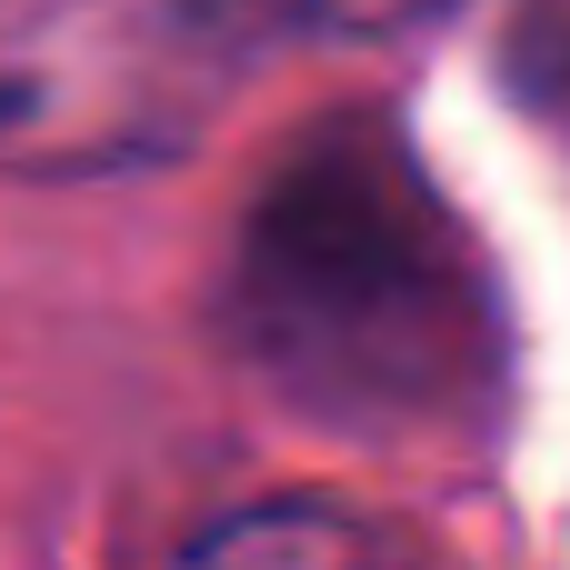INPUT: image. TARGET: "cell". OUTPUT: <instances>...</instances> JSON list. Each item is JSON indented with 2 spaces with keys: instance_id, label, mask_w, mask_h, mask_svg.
<instances>
[{
  "instance_id": "obj_5",
  "label": "cell",
  "mask_w": 570,
  "mask_h": 570,
  "mask_svg": "<svg viewBox=\"0 0 570 570\" xmlns=\"http://www.w3.org/2000/svg\"><path fill=\"white\" fill-rule=\"evenodd\" d=\"M451 0H271V20H311V30H421Z\"/></svg>"
},
{
  "instance_id": "obj_4",
  "label": "cell",
  "mask_w": 570,
  "mask_h": 570,
  "mask_svg": "<svg viewBox=\"0 0 570 570\" xmlns=\"http://www.w3.org/2000/svg\"><path fill=\"white\" fill-rule=\"evenodd\" d=\"M511 80L541 110H570V0H521L511 10Z\"/></svg>"
},
{
  "instance_id": "obj_3",
  "label": "cell",
  "mask_w": 570,
  "mask_h": 570,
  "mask_svg": "<svg viewBox=\"0 0 570 570\" xmlns=\"http://www.w3.org/2000/svg\"><path fill=\"white\" fill-rule=\"evenodd\" d=\"M180 570H421V561L341 501H261V511L210 521L180 551Z\"/></svg>"
},
{
  "instance_id": "obj_1",
  "label": "cell",
  "mask_w": 570,
  "mask_h": 570,
  "mask_svg": "<svg viewBox=\"0 0 570 570\" xmlns=\"http://www.w3.org/2000/svg\"><path fill=\"white\" fill-rule=\"evenodd\" d=\"M230 351L321 431L471 441L501 411L511 321L491 250L371 110L311 120L230 230Z\"/></svg>"
},
{
  "instance_id": "obj_2",
  "label": "cell",
  "mask_w": 570,
  "mask_h": 570,
  "mask_svg": "<svg viewBox=\"0 0 570 570\" xmlns=\"http://www.w3.org/2000/svg\"><path fill=\"white\" fill-rule=\"evenodd\" d=\"M271 0H0V170L120 180L180 160L261 50Z\"/></svg>"
}]
</instances>
